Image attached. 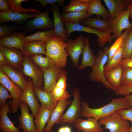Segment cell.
<instances>
[{
	"label": "cell",
	"instance_id": "cell-43",
	"mask_svg": "<svg viewBox=\"0 0 132 132\" xmlns=\"http://www.w3.org/2000/svg\"><path fill=\"white\" fill-rule=\"evenodd\" d=\"M65 1L64 0H36L33 4V5L35 6L36 3L38 2L44 8L46 5L48 4L51 5L57 3L60 5H62Z\"/></svg>",
	"mask_w": 132,
	"mask_h": 132
},
{
	"label": "cell",
	"instance_id": "cell-4",
	"mask_svg": "<svg viewBox=\"0 0 132 132\" xmlns=\"http://www.w3.org/2000/svg\"><path fill=\"white\" fill-rule=\"evenodd\" d=\"M73 99L66 112L60 117L56 124L57 125L67 123L73 124L81 116V94L79 89L76 88L72 91Z\"/></svg>",
	"mask_w": 132,
	"mask_h": 132
},
{
	"label": "cell",
	"instance_id": "cell-21",
	"mask_svg": "<svg viewBox=\"0 0 132 132\" xmlns=\"http://www.w3.org/2000/svg\"><path fill=\"white\" fill-rule=\"evenodd\" d=\"M10 103L6 102L0 109V129L2 132H21L9 119L8 114L11 110Z\"/></svg>",
	"mask_w": 132,
	"mask_h": 132
},
{
	"label": "cell",
	"instance_id": "cell-46",
	"mask_svg": "<svg viewBox=\"0 0 132 132\" xmlns=\"http://www.w3.org/2000/svg\"><path fill=\"white\" fill-rule=\"evenodd\" d=\"M120 66L123 67L132 68V57L127 58H123Z\"/></svg>",
	"mask_w": 132,
	"mask_h": 132
},
{
	"label": "cell",
	"instance_id": "cell-40",
	"mask_svg": "<svg viewBox=\"0 0 132 132\" xmlns=\"http://www.w3.org/2000/svg\"><path fill=\"white\" fill-rule=\"evenodd\" d=\"M121 85H132V68L124 67L122 76Z\"/></svg>",
	"mask_w": 132,
	"mask_h": 132
},
{
	"label": "cell",
	"instance_id": "cell-41",
	"mask_svg": "<svg viewBox=\"0 0 132 132\" xmlns=\"http://www.w3.org/2000/svg\"><path fill=\"white\" fill-rule=\"evenodd\" d=\"M8 91L3 85L1 84H0V106L1 108L6 104L7 99L12 98Z\"/></svg>",
	"mask_w": 132,
	"mask_h": 132
},
{
	"label": "cell",
	"instance_id": "cell-49",
	"mask_svg": "<svg viewBox=\"0 0 132 132\" xmlns=\"http://www.w3.org/2000/svg\"><path fill=\"white\" fill-rule=\"evenodd\" d=\"M127 100L131 107H132V94H128L124 95Z\"/></svg>",
	"mask_w": 132,
	"mask_h": 132
},
{
	"label": "cell",
	"instance_id": "cell-19",
	"mask_svg": "<svg viewBox=\"0 0 132 132\" xmlns=\"http://www.w3.org/2000/svg\"><path fill=\"white\" fill-rule=\"evenodd\" d=\"M0 51L6 58L9 65L19 70L22 61L23 54L18 49L0 46Z\"/></svg>",
	"mask_w": 132,
	"mask_h": 132
},
{
	"label": "cell",
	"instance_id": "cell-17",
	"mask_svg": "<svg viewBox=\"0 0 132 132\" xmlns=\"http://www.w3.org/2000/svg\"><path fill=\"white\" fill-rule=\"evenodd\" d=\"M70 98H66L58 101L55 107L52 111L49 121L45 128L44 132H51L52 128L63 114L66 108L71 103Z\"/></svg>",
	"mask_w": 132,
	"mask_h": 132
},
{
	"label": "cell",
	"instance_id": "cell-39",
	"mask_svg": "<svg viewBox=\"0 0 132 132\" xmlns=\"http://www.w3.org/2000/svg\"><path fill=\"white\" fill-rule=\"evenodd\" d=\"M20 26L18 25H11L3 24L0 26V37H3L10 35L20 29Z\"/></svg>",
	"mask_w": 132,
	"mask_h": 132
},
{
	"label": "cell",
	"instance_id": "cell-27",
	"mask_svg": "<svg viewBox=\"0 0 132 132\" xmlns=\"http://www.w3.org/2000/svg\"><path fill=\"white\" fill-rule=\"evenodd\" d=\"M130 0H103L108 9L109 20H112L116 17L127 7Z\"/></svg>",
	"mask_w": 132,
	"mask_h": 132
},
{
	"label": "cell",
	"instance_id": "cell-15",
	"mask_svg": "<svg viewBox=\"0 0 132 132\" xmlns=\"http://www.w3.org/2000/svg\"><path fill=\"white\" fill-rule=\"evenodd\" d=\"M72 124L77 132H104L98 121L92 117L85 119L80 117Z\"/></svg>",
	"mask_w": 132,
	"mask_h": 132
},
{
	"label": "cell",
	"instance_id": "cell-2",
	"mask_svg": "<svg viewBox=\"0 0 132 132\" xmlns=\"http://www.w3.org/2000/svg\"><path fill=\"white\" fill-rule=\"evenodd\" d=\"M46 56L58 67L64 68L67 65L66 41L60 37L53 36L46 42Z\"/></svg>",
	"mask_w": 132,
	"mask_h": 132
},
{
	"label": "cell",
	"instance_id": "cell-36",
	"mask_svg": "<svg viewBox=\"0 0 132 132\" xmlns=\"http://www.w3.org/2000/svg\"><path fill=\"white\" fill-rule=\"evenodd\" d=\"M30 57L32 61L41 69H49L55 65L47 56L44 57L41 55H37Z\"/></svg>",
	"mask_w": 132,
	"mask_h": 132
},
{
	"label": "cell",
	"instance_id": "cell-20",
	"mask_svg": "<svg viewBox=\"0 0 132 132\" xmlns=\"http://www.w3.org/2000/svg\"><path fill=\"white\" fill-rule=\"evenodd\" d=\"M0 69L12 81L19 86L23 91L26 87L28 81L22 73L9 65L0 66Z\"/></svg>",
	"mask_w": 132,
	"mask_h": 132
},
{
	"label": "cell",
	"instance_id": "cell-37",
	"mask_svg": "<svg viewBox=\"0 0 132 132\" xmlns=\"http://www.w3.org/2000/svg\"><path fill=\"white\" fill-rule=\"evenodd\" d=\"M123 52L122 47L117 51L109 62L106 64L104 67V71L114 69L120 66L123 58Z\"/></svg>",
	"mask_w": 132,
	"mask_h": 132
},
{
	"label": "cell",
	"instance_id": "cell-9",
	"mask_svg": "<svg viewBox=\"0 0 132 132\" xmlns=\"http://www.w3.org/2000/svg\"><path fill=\"white\" fill-rule=\"evenodd\" d=\"M130 15L129 10L125 8L115 19L110 21L113 38L117 39L120 36L124 30L132 28V24L129 19Z\"/></svg>",
	"mask_w": 132,
	"mask_h": 132
},
{
	"label": "cell",
	"instance_id": "cell-22",
	"mask_svg": "<svg viewBox=\"0 0 132 132\" xmlns=\"http://www.w3.org/2000/svg\"><path fill=\"white\" fill-rule=\"evenodd\" d=\"M110 21L108 19L96 15L93 18H87L83 20L79 23L84 26L104 32L111 29Z\"/></svg>",
	"mask_w": 132,
	"mask_h": 132
},
{
	"label": "cell",
	"instance_id": "cell-47",
	"mask_svg": "<svg viewBox=\"0 0 132 132\" xmlns=\"http://www.w3.org/2000/svg\"><path fill=\"white\" fill-rule=\"evenodd\" d=\"M9 65L6 58L0 51V66Z\"/></svg>",
	"mask_w": 132,
	"mask_h": 132
},
{
	"label": "cell",
	"instance_id": "cell-13",
	"mask_svg": "<svg viewBox=\"0 0 132 132\" xmlns=\"http://www.w3.org/2000/svg\"><path fill=\"white\" fill-rule=\"evenodd\" d=\"M33 88L31 79L29 78L28 84L21 95L20 101L25 102L30 108L32 114L35 118L40 109L41 105L36 98Z\"/></svg>",
	"mask_w": 132,
	"mask_h": 132
},
{
	"label": "cell",
	"instance_id": "cell-7",
	"mask_svg": "<svg viewBox=\"0 0 132 132\" xmlns=\"http://www.w3.org/2000/svg\"><path fill=\"white\" fill-rule=\"evenodd\" d=\"M51 10H46L39 14L32 19L27 21L21 26V29L26 33L36 29L50 30L53 28V22L49 16Z\"/></svg>",
	"mask_w": 132,
	"mask_h": 132
},
{
	"label": "cell",
	"instance_id": "cell-11",
	"mask_svg": "<svg viewBox=\"0 0 132 132\" xmlns=\"http://www.w3.org/2000/svg\"><path fill=\"white\" fill-rule=\"evenodd\" d=\"M19 107L21 111L18 118L19 129H22L23 132H37L34 117L29 113L28 105L25 102L20 101Z\"/></svg>",
	"mask_w": 132,
	"mask_h": 132
},
{
	"label": "cell",
	"instance_id": "cell-28",
	"mask_svg": "<svg viewBox=\"0 0 132 132\" xmlns=\"http://www.w3.org/2000/svg\"><path fill=\"white\" fill-rule=\"evenodd\" d=\"M23 54L30 57L37 55H46V42L41 41H31L24 43Z\"/></svg>",
	"mask_w": 132,
	"mask_h": 132
},
{
	"label": "cell",
	"instance_id": "cell-35",
	"mask_svg": "<svg viewBox=\"0 0 132 132\" xmlns=\"http://www.w3.org/2000/svg\"><path fill=\"white\" fill-rule=\"evenodd\" d=\"M131 29L125 30L121 35L116 39L110 47L108 54V60L107 63L109 62L117 51L122 47L124 40Z\"/></svg>",
	"mask_w": 132,
	"mask_h": 132
},
{
	"label": "cell",
	"instance_id": "cell-29",
	"mask_svg": "<svg viewBox=\"0 0 132 132\" xmlns=\"http://www.w3.org/2000/svg\"><path fill=\"white\" fill-rule=\"evenodd\" d=\"M83 1L89 4L87 11L88 14L91 16L93 15L101 16L102 18L109 20V12L103 6L100 0H83Z\"/></svg>",
	"mask_w": 132,
	"mask_h": 132
},
{
	"label": "cell",
	"instance_id": "cell-14",
	"mask_svg": "<svg viewBox=\"0 0 132 132\" xmlns=\"http://www.w3.org/2000/svg\"><path fill=\"white\" fill-rule=\"evenodd\" d=\"M26 33L16 32L8 36L0 38V45L7 48L16 49L22 52L24 50V39Z\"/></svg>",
	"mask_w": 132,
	"mask_h": 132
},
{
	"label": "cell",
	"instance_id": "cell-45",
	"mask_svg": "<svg viewBox=\"0 0 132 132\" xmlns=\"http://www.w3.org/2000/svg\"><path fill=\"white\" fill-rule=\"evenodd\" d=\"M0 11L3 12L11 11L10 6L7 0H0Z\"/></svg>",
	"mask_w": 132,
	"mask_h": 132
},
{
	"label": "cell",
	"instance_id": "cell-18",
	"mask_svg": "<svg viewBox=\"0 0 132 132\" xmlns=\"http://www.w3.org/2000/svg\"><path fill=\"white\" fill-rule=\"evenodd\" d=\"M51 10L52 11L54 18V32L53 36L61 38L66 41L69 36L62 20L59 8L56 4L51 5Z\"/></svg>",
	"mask_w": 132,
	"mask_h": 132
},
{
	"label": "cell",
	"instance_id": "cell-6",
	"mask_svg": "<svg viewBox=\"0 0 132 132\" xmlns=\"http://www.w3.org/2000/svg\"><path fill=\"white\" fill-rule=\"evenodd\" d=\"M98 122L109 132H129L131 126L129 121L123 119L117 111L101 118Z\"/></svg>",
	"mask_w": 132,
	"mask_h": 132
},
{
	"label": "cell",
	"instance_id": "cell-50",
	"mask_svg": "<svg viewBox=\"0 0 132 132\" xmlns=\"http://www.w3.org/2000/svg\"><path fill=\"white\" fill-rule=\"evenodd\" d=\"M127 8L130 11V17H132V0H130L129 3L127 7Z\"/></svg>",
	"mask_w": 132,
	"mask_h": 132
},
{
	"label": "cell",
	"instance_id": "cell-23",
	"mask_svg": "<svg viewBox=\"0 0 132 132\" xmlns=\"http://www.w3.org/2000/svg\"><path fill=\"white\" fill-rule=\"evenodd\" d=\"M33 88L41 103V106L52 111L56 106L58 101L55 99L51 91L41 89L33 86Z\"/></svg>",
	"mask_w": 132,
	"mask_h": 132
},
{
	"label": "cell",
	"instance_id": "cell-1",
	"mask_svg": "<svg viewBox=\"0 0 132 132\" xmlns=\"http://www.w3.org/2000/svg\"><path fill=\"white\" fill-rule=\"evenodd\" d=\"M88 105L87 102L82 101L81 116L93 118L98 121L119 110L127 109L131 107L125 97L113 98L110 102L99 108H93Z\"/></svg>",
	"mask_w": 132,
	"mask_h": 132
},
{
	"label": "cell",
	"instance_id": "cell-38",
	"mask_svg": "<svg viewBox=\"0 0 132 132\" xmlns=\"http://www.w3.org/2000/svg\"><path fill=\"white\" fill-rule=\"evenodd\" d=\"M123 58L132 57V29L124 39L122 46Z\"/></svg>",
	"mask_w": 132,
	"mask_h": 132
},
{
	"label": "cell",
	"instance_id": "cell-31",
	"mask_svg": "<svg viewBox=\"0 0 132 132\" xmlns=\"http://www.w3.org/2000/svg\"><path fill=\"white\" fill-rule=\"evenodd\" d=\"M10 6L11 11L22 13L30 14L36 13L40 14V11L36 8L32 7L30 8H24L21 6L22 2L26 3L31 1L30 0H7Z\"/></svg>",
	"mask_w": 132,
	"mask_h": 132
},
{
	"label": "cell",
	"instance_id": "cell-34",
	"mask_svg": "<svg viewBox=\"0 0 132 132\" xmlns=\"http://www.w3.org/2000/svg\"><path fill=\"white\" fill-rule=\"evenodd\" d=\"M54 32L53 28L48 30L37 31L31 35L25 37V42L41 41L46 42L53 36Z\"/></svg>",
	"mask_w": 132,
	"mask_h": 132
},
{
	"label": "cell",
	"instance_id": "cell-32",
	"mask_svg": "<svg viewBox=\"0 0 132 132\" xmlns=\"http://www.w3.org/2000/svg\"><path fill=\"white\" fill-rule=\"evenodd\" d=\"M87 11L72 12L61 14L63 23H79L85 19L90 17Z\"/></svg>",
	"mask_w": 132,
	"mask_h": 132
},
{
	"label": "cell",
	"instance_id": "cell-44",
	"mask_svg": "<svg viewBox=\"0 0 132 132\" xmlns=\"http://www.w3.org/2000/svg\"><path fill=\"white\" fill-rule=\"evenodd\" d=\"M132 93V85L127 86L121 85L120 88L116 92L117 95H125Z\"/></svg>",
	"mask_w": 132,
	"mask_h": 132
},
{
	"label": "cell",
	"instance_id": "cell-52",
	"mask_svg": "<svg viewBox=\"0 0 132 132\" xmlns=\"http://www.w3.org/2000/svg\"></svg>",
	"mask_w": 132,
	"mask_h": 132
},
{
	"label": "cell",
	"instance_id": "cell-48",
	"mask_svg": "<svg viewBox=\"0 0 132 132\" xmlns=\"http://www.w3.org/2000/svg\"><path fill=\"white\" fill-rule=\"evenodd\" d=\"M70 128L68 126H65L61 127L58 130V132H71Z\"/></svg>",
	"mask_w": 132,
	"mask_h": 132
},
{
	"label": "cell",
	"instance_id": "cell-12",
	"mask_svg": "<svg viewBox=\"0 0 132 132\" xmlns=\"http://www.w3.org/2000/svg\"><path fill=\"white\" fill-rule=\"evenodd\" d=\"M42 70L44 81L43 90L48 91H52L59 77L67 72L64 68H59L55 65L49 69Z\"/></svg>",
	"mask_w": 132,
	"mask_h": 132
},
{
	"label": "cell",
	"instance_id": "cell-10",
	"mask_svg": "<svg viewBox=\"0 0 132 132\" xmlns=\"http://www.w3.org/2000/svg\"><path fill=\"white\" fill-rule=\"evenodd\" d=\"M85 41V37L80 35L75 39H70L66 42V50L68 56L71 57L73 66H79V60L82 54Z\"/></svg>",
	"mask_w": 132,
	"mask_h": 132
},
{
	"label": "cell",
	"instance_id": "cell-8",
	"mask_svg": "<svg viewBox=\"0 0 132 132\" xmlns=\"http://www.w3.org/2000/svg\"><path fill=\"white\" fill-rule=\"evenodd\" d=\"M0 82L7 88L12 97L13 100L10 102L11 109L12 113L15 114L17 111L19 107V99L23 91L0 69Z\"/></svg>",
	"mask_w": 132,
	"mask_h": 132
},
{
	"label": "cell",
	"instance_id": "cell-16",
	"mask_svg": "<svg viewBox=\"0 0 132 132\" xmlns=\"http://www.w3.org/2000/svg\"><path fill=\"white\" fill-rule=\"evenodd\" d=\"M39 14L22 13L11 11L0 12V24L2 25L7 22H12L18 25L24 24L28 20L33 18Z\"/></svg>",
	"mask_w": 132,
	"mask_h": 132
},
{
	"label": "cell",
	"instance_id": "cell-25",
	"mask_svg": "<svg viewBox=\"0 0 132 132\" xmlns=\"http://www.w3.org/2000/svg\"><path fill=\"white\" fill-rule=\"evenodd\" d=\"M67 72L61 75L51 91L55 100L57 101L63 99L70 98L71 95L66 90Z\"/></svg>",
	"mask_w": 132,
	"mask_h": 132
},
{
	"label": "cell",
	"instance_id": "cell-5",
	"mask_svg": "<svg viewBox=\"0 0 132 132\" xmlns=\"http://www.w3.org/2000/svg\"><path fill=\"white\" fill-rule=\"evenodd\" d=\"M23 72L32 80L33 86L37 88L43 90L44 81L43 70L32 60L30 57L23 54Z\"/></svg>",
	"mask_w": 132,
	"mask_h": 132
},
{
	"label": "cell",
	"instance_id": "cell-30",
	"mask_svg": "<svg viewBox=\"0 0 132 132\" xmlns=\"http://www.w3.org/2000/svg\"><path fill=\"white\" fill-rule=\"evenodd\" d=\"M52 111L41 106L37 116L35 118V123L37 132H44Z\"/></svg>",
	"mask_w": 132,
	"mask_h": 132
},
{
	"label": "cell",
	"instance_id": "cell-33",
	"mask_svg": "<svg viewBox=\"0 0 132 132\" xmlns=\"http://www.w3.org/2000/svg\"><path fill=\"white\" fill-rule=\"evenodd\" d=\"M89 6V4L82 0H71L69 4L63 8L62 14L72 12L87 11Z\"/></svg>",
	"mask_w": 132,
	"mask_h": 132
},
{
	"label": "cell",
	"instance_id": "cell-42",
	"mask_svg": "<svg viewBox=\"0 0 132 132\" xmlns=\"http://www.w3.org/2000/svg\"><path fill=\"white\" fill-rule=\"evenodd\" d=\"M124 119L130 121L131 123L129 132H132V108L119 110L117 111Z\"/></svg>",
	"mask_w": 132,
	"mask_h": 132
},
{
	"label": "cell",
	"instance_id": "cell-24",
	"mask_svg": "<svg viewBox=\"0 0 132 132\" xmlns=\"http://www.w3.org/2000/svg\"><path fill=\"white\" fill-rule=\"evenodd\" d=\"M82 54L81 62L78 67L77 70L79 71H81L88 67H92L95 63L96 56L91 49L89 39L88 37H85V45Z\"/></svg>",
	"mask_w": 132,
	"mask_h": 132
},
{
	"label": "cell",
	"instance_id": "cell-26",
	"mask_svg": "<svg viewBox=\"0 0 132 132\" xmlns=\"http://www.w3.org/2000/svg\"><path fill=\"white\" fill-rule=\"evenodd\" d=\"M124 67L119 66L115 69L104 71L105 77L113 90L116 92L121 86V81Z\"/></svg>",
	"mask_w": 132,
	"mask_h": 132
},
{
	"label": "cell",
	"instance_id": "cell-51",
	"mask_svg": "<svg viewBox=\"0 0 132 132\" xmlns=\"http://www.w3.org/2000/svg\"><path fill=\"white\" fill-rule=\"evenodd\" d=\"M130 17L131 19V20H132V17Z\"/></svg>",
	"mask_w": 132,
	"mask_h": 132
},
{
	"label": "cell",
	"instance_id": "cell-3",
	"mask_svg": "<svg viewBox=\"0 0 132 132\" xmlns=\"http://www.w3.org/2000/svg\"><path fill=\"white\" fill-rule=\"evenodd\" d=\"M110 47H106L100 51L96 56L95 63L89 73L91 81L102 83L106 88L113 90L106 79L104 74V67L108 60V52Z\"/></svg>",
	"mask_w": 132,
	"mask_h": 132
}]
</instances>
